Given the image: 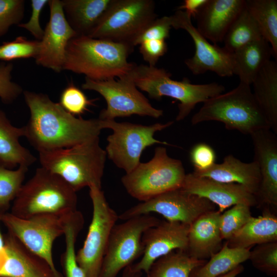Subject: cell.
<instances>
[{
    "label": "cell",
    "instance_id": "cell-1",
    "mask_svg": "<svg viewBox=\"0 0 277 277\" xmlns=\"http://www.w3.org/2000/svg\"><path fill=\"white\" fill-rule=\"evenodd\" d=\"M30 118L24 136L39 152L69 148L98 137L103 129L100 118L76 117L48 95L23 91Z\"/></svg>",
    "mask_w": 277,
    "mask_h": 277
},
{
    "label": "cell",
    "instance_id": "cell-2",
    "mask_svg": "<svg viewBox=\"0 0 277 277\" xmlns=\"http://www.w3.org/2000/svg\"><path fill=\"white\" fill-rule=\"evenodd\" d=\"M133 50L129 44L77 35L67 45L63 70L95 81L120 78L134 65L127 61Z\"/></svg>",
    "mask_w": 277,
    "mask_h": 277
},
{
    "label": "cell",
    "instance_id": "cell-3",
    "mask_svg": "<svg viewBox=\"0 0 277 277\" xmlns=\"http://www.w3.org/2000/svg\"><path fill=\"white\" fill-rule=\"evenodd\" d=\"M41 167L62 178L75 192L86 187L102 189L107 154L99 136L75 145L38 152Z\"/></svg>",
    "mask_w": 277,
    "mask_h": 277
},
{
    "label": "cell",
    "instance_id": "cell-4",
    "mask_svg": "<svg viewBox=\"0 0 277 277\" xmlns=\"http://www.w3.org/2000/svg\"><path fill=\"white\" fill-rule=\"evenodd\" d=\"M77 204L76 192L60 176L41 167L22 185L10 213L23 219L44 214H69L77 210Z\"/></svg>",
    "mask_w": 277,
    "mask_h": 277
},
{
    "label": "cell",
    "instance_id": "cell-5",
    "mask_svg": "<svg viewBox=\"0 0 277 277\" xmlns=\"http://www.w3.org/2000/svg\"><path fill=\"white\" fill-rule=\"evenodd\" d=\"M171 75L164 68L134 64L125 76L152 98L159 100L167 96L179 101L177 121L185 118L197 104L204 103L225 91V87L216 83L193 84L186 77L180 81L172 80Z\"/></svg>",
    "mask_w": 277,
    "mask_h": 277
},
{
    "label": "cell",
    "instance_id": "cell-6",
    "mask_svg": "<svg viewBox=\"0 0 277 277\" xmlns=\"http://www.w3.org/2000/svg\"><path fill=\"white\" fill-rule=\"evenodd\" d=\"M250 86L240 82L232 90L207 100L192 116V124L217 121L227 129L250 135L260 130L270 129Z\"/></svg>",
    "mask_w": 277,
    "mask_h": 277
},
{
    "label": "cell",
    "instance_id": "cell-7",
    "mask_svg": "<svg viewBox=\"0 0 277 277\" xmlns=\"http://www.w3.org/2000/svg\"><path fill=\"white\" fill-rule=\"evenodd\" d=\"M182 162L170 157L164 147H157L152 158L140 163L121 179L127 192L142 202L182 187L186 176Z\"/></svg>",
    "mask_w": 277,
    "mask_h": 277
},
{
    "label": "cell",
    "instance_id": "cell-8",
    "mask_svg": "<svg viewBox=\"0 0 277 277\" xmlns=\"http://www.w3.org/2000/svg\"><path fill=\"white\" fill-rule=\"evenodd\" d=\"M156 18L152 0H114L88 36L134 47L136 38Z\"/></svg>",
    "mask_w": 277,
    "mask_h": 277
},
{
    "label": "cell",
    "instance_id": "cell-9",
    "mask_svg": "<svg viewBox=\"0 0 277 277\" xmlns=\"http://www.w3.org/2000/svg\"><path fill=\"white\" fill-rule=\"evenodd\" d=\"M101 120L103 129H111L112 131L107 138L108 144L105 150L107 156L126 173L138 165L141 154L146 148L156 144L170 145L167 142L155 139L154 135L172 125L173 121L143 125L116 122L115 120Z\"/></svg>",
    "mask_w": 277,
    "mask_h": 277
},
{
    "label": "cell",
    "instance_id": "cell-10",
    "mask_svg": "<svg viewBox=\"0 0 277 277\" xmlns=\"http://www.w3.org/2000/svg\"><path fill=\"white\" fill-rule=\"evenodd\" d=\"M73 213L44 214L23 219L7 212L0 215V221L8 232L45 260L55 274L62 277L54 264L52 246L54 241L64 234L66 223Z\"/></svg>",
    "mask_w": 277,
    "mask_h": 277
},
{
    "label": "cell",
    "instance_id": "cell-11",
    "mask_svg": "<svg viewBox=\"0 0 277 277\" xmlns=\"http://www.w3.org/2000/svg\"><path fill=\"white\" fill-rule=\"evenodd\" d=\"M92 216L84 244L76 253V260L85 277H98L112 228L118 219L109 205L102 189L89 188Z\"/></svg>",
    "mask_w": 277,
    "mask_h": 277
},
{
    "label": "cell",
    "instance_id": "cell-12",
    "mask_svg": "<svg viewBox=\"0 0 277 277\" xmlns=\"http://www.w3.org/2000/svg\"><path fill=\"white\" fill-rule=\"evenodd\" d=\"M160 221L147 214L115 224L109 237L98 277H116L122 269L142 256L144 232Z\"/></svg>",
    "mask_w": 277,
    "mask_h": 277
},
{
    "label": "cell",
    "instance_id": "cell-13",
    "mask_svg": "<svg viewBox=\"0 0 277 277\" xmlns=\"http://www.w3.org/2000/svg\"><path fill=\"white\" fill-rule=\"evenodd\" d=\"M83 89L94 91L101 94L106 102L107 107L103 109L98 118L114 120L136 114L159 118L163 111L153 107L134 83L123 76L104 81H95L85 77Z\"/></svg>",
    "mask_w": 277,
    "mask_h": 277
},
{
    "label": "cell",
    "instance_id": "cell-14",
    "mask_svg": "<svg viewBox=\"0 0 277 277\" xmlns=\"http://www.w3.org/2000/svg\"><path fill=\"white\" fill-rule=\"evenodd\" d=\"M215 205L181 188L142 202L118 215L123 221L152 212L162 215L167 221L190 225L202 214L214 210Z\"/></svg>",
    "mask_w": 277,
    "mask_h": 277
},
{
    "label": "cell",
    "instance_id": "cell-15",
    "mask_svg": "<svg viewBox=\"0 0 277 277\" xmlns=\"http://www.w3.org/2000/svg\"><path fill=\"white\" fill-rule=\"evenodd\" d=\"M171 17L172 28L185 30L194 42V55L185 60V65L193 74L210 71L221 77L233 75V53L224 47L210 43L192 25L191 17L184 11L177 9Z\"/></svg>",
    "mask_w": 277,
    "mask_h": 277
},
{
    "label": "cell",
    "instance_id": "cell-16",
    "mask_svg": "<svg viewBox=\"0 0 277 277\" xmlns=\"http://www.w3.org/2000/svg\"><path fill=\"white\" fill-rule=\"evenodd\" d=\"M50 17L43 37L35 62L38 65L55 72L63 70L66 50L69 42L77 36L65 16L62 1L50 0Z\"/></svg>",
    "mask_w": 277,
    "mask_h": 277
},
{
    "label": "cell",
    "instance_id": "cell-17",
    "mask_svg": "<svg viewBox=\"0 0 277 277\" xmlns=\"http://www.w3.org/2000/svg\"><path fill=\"white\" fill-rule=\"evenodd\" d=\"M189 225L180 222L160 221L146 229L142 237L144 252L133 267L146 273L160 258L174 250L186 251Z\"/></svg>",
    "mask_w": 277,
    "mask_h": 277
},
{
    "label": "cell",
    "instance_id": "cell-18",
    "mask_svg": "<svg viewBox=\"0 0 277 277\" xmlns=\"http://www.w3.org/2000/svg\"><path fill=\"white\" fill-rule=\"evenodd\" d=\"M270 129H262L250 135L254 160L258 165L261 183L255 195L257 205L277 207V137Z\"/></svg>",
    "mask_w": 277,
    "mask_h": 277
},
{
    "label": "cell",
    "instance_id": "cell-19",
    "mask_svg": "<svg viewBox=\"0 0 277 277\" xmlns=\"http://www.w3.org/2000/svg\"><path fill=\"white\" fill-rule=\"evenodd\" d=\"M181 188L217 205L221 213L238 204L250 207L257 205L254 195L240 184L221 182L192 173L186 174Z\"/></svg>",
    "mask_w": 277,
    "mask_h": 277
},
{
    "label": "cell",
    "instance_id": "cell-20",
    "mask_svg": "<svg viewBox=\"0 0 277 277\" xmlns=\"http://www.w3.org/2000/svg\"><path fill=\"white\" fill-rule=\"evenodd\" d=\"M246 0H207L195 18L198 31L216 44L223 41L233 23L245 7Z\"/></svg>",
    "mask_w": 277,
    "mask_h": 277
},
{
    "label": "cell",
    "instance_id": "cell-21",
    "mask_svg": "<svg viewBox=\"0 0 277 277\" xmlns=\"http://www.w3.org/2000/svg\"><path fill=\"white\" fill-rule=\"evenodd\" d=\"M7 259L0 269L2 277H58L48 263L27 249L7 231L4 234Z\"/></svg>",
    "mask_w": 277,
    "mask_h": 277
},
{
    "label": "cell",
    "instance_id": "cell-22",
    "mask_svg": "<svg viewBox=\"0 0 277 277\" xmlns=\"http://www.w3.org/2000/svg\"><path fill=\"white\" fill-rule=\"evenodd\" d=\"M221 214L215 210L208 212L189 225L186 251L189 255L205 260L221 249L223 240L220 227Z\"/></svg>",
    "mask_w": 277,
    "mask_h": 277
},
{
    "label": "cell",
    "instance_id": "cell-23",
    "mask_svg": "<svg viewBox=\"0 0 277 277\" xmlns=\"http://www.w3.org/2000/svg\"><path fill=\"white\" fill-rule=\"evenodd\" d=\"M192 173L221 182L240 184L255 196L261 183L258 164L254 161L251 163L243 162L232 154L225 156L221 164L215 163L205 170H194Z\"/></svg>",
    "mask_w": 277,
    "mask_h": 277
},
{
    "label": "cell",
    "instance_id": "cell-24",
    "mask_svg": "<svg viewBox=\"0 0 277 277\" xmlns=\"http://www.w3.org/2000/svg\"><path fill=\"white\" fill-rule=\"evenodd\" d=\"M114 0H63L66 18L77 35L88 36Z\"/></svg>",
    "mask_w": 277,
    "mask_h": 277
},
{
    "label": "cell",
    "instance_id": "cell-25",
    "mask_svg": "<svg viewBox=\"0 0 277 277\" xmlns=\"http://www.w3.org/2000/svg\"><path fill=\"white\" fill-rule=\"evenodd\" d=\"M24 136L23 126H13L6 113L0 108V163L5 167L13 169L17 166L29 167L36 158L20 143Z\"/></svg>",
    "mask_w": 277,
    "mask_h": 277
},
{
    "label": "cell",
    "instance_id": "cell-26",
    "mask_svg": "<svg viewBox=\"0 0 277 277\" xmlns=\"http://www.w3.org/2000/svg\"><path fill=\"white\" fill-rule=\"evenodd\" d=\"M252 92L270 129L277 134V63L270 60L261 68L252 84Z\"/></svg>",
    "mask_w": 277,
    "mask_h": 277
},
{
    "label": "cell",
    "instance_id": "cell-27",
    "mask_svg": "<svg viewBox=\"0 0 277 277\" xmlns=\"http://www.w3.org/2000/svg\"><path fill=\"white\" fill-rule=\"evenodd\" d=\"M277 242V217L266 208L261 215L252 216L226 241L231 248L250 249L253 245Z\"/></svg>",
    "mask_w": 277,
    "mask_h": 277
},
{
    "label": "cell",
    "instance_id": "cell-28",
    "mask_svg": "<svg viewBox=\"0 0 277 277\" xmlns=\"http://www.w3.org/2000/svg\"><path fill=\"white\" fill-rule=\"evenodd\" d=\"M233 74L240 82L250 85L262 66L273 56L272 48L264 38L250 43L233 53Z\"/></svg>",
    "mask_w": 277,
    "mask_h": 277
},
{
    "label": "cell",
    "instance_id": "cell-29",
    "mask_svg": "<svg viewBox=\"0 0 277 277\" xmlns=\"http://www.w3.org/2000/svg\"><path fill=\"white\" fill-rule=\"evenodd\" d=\"M249 253L250 249L231 248L226 242L208 261L193 269L189 277H218L248 260Z\"/></svg>",
    "mask_w": 277,
    "mask_h": 277
},
{
    "label": "cell",
    "instance_id": "cell-30",
    "mask_svg": "<svg viewBox=\"0 0 277 277\" xmlns=\"http://www.w3.org/2000/svg\"><path fill=\"white\" fill-rule=\"evenodd\" d=\"M206 262L190 256L185 251H173L156 260L146 277H189L193 269Z\"/></svg>",
    "mask_w": 277,
    "mask_h": 277
},
{
    "label": "cell",
    "instance_id": "cell-31",
    "mask_svg": "<svg viewBox=\"0 0 277 277\" xmlns=\"http://www.w3.org/2000/svg\"><path fill=\"white\" fill-rule=\"evenodd\" d=\"M245 6L277 58V1L246 0Z\"/></svg>",
    "mask_w": 277,
    "mask_h": 277
},
{
    "label": "cell",
    "instance_id": "cell-32",
    "mask_svg": "<svg viewBox=\"0 0 277 277\" xmlns=\"http://www.w3.org/2000/svg\"><path fill=\"white\" fill-rule=\"evenodd\" d=\"M262 38L259 26L245 6L225 36L224 48L233 53L241 47Z\"/></svg>",
    "mask_w": 277,
    "mask_h": 277
},
{
    "label": "cell",
    "instance_id": "cell-33",
    "mask_svg": "<svg viewBox=\"0 0 277 277\" xmlns=\"http://www.w3.org/2000/svg\"><path fill=\"white\" fill-rule=\"evenodd\" d=\"M84 224L82 213L77 210L68 220L65 229V250L61 256V262L65 277H85L76 260L75 249L77 235Z\"/></svg>",
    "mask_w": 277,
    "mask_h": 277
},
{
    "label": "cell",
    "instance_id": "cell-34",
    "mask_svg": "<svg viewBox=\"0 0 277 277\" xmlns=\"http://www.w3.org/2000/svg\"><path fill=\"white\" fill-rule=\"evenodd\" d=\"M28 167L19 166L16 170L5 167L0 163V215L8 212L18 193Z\"/></svg>",
    "mask_w": 277,
    "mask_h": 277
},
{
    "label": "cell",
    "instance_id": "cell-35",
    "mask_svg": "<svg viewBox=\"0 0 277 277\" xmlns=\"http://www.w3.org/2000/svg\"><path fill=\"white\" fill-rule=\"evenodd\" d=\"M250 206L238 204L221 213L220 227L223 240H228L252 217Z\"/></svg>",
    "mask_w": 277,
    "mask_h": 277
},
{
    "label": "cell",
    "instance_id": "cell-36",
    "mask_svg": "<svg viewBox=\"0 0 277 277\" xmlns=\"http://www.w3.org/2000/svg\"><path fill=\"white\" fill-rule=\"evenodd\" d=\"M39 49V41L29 40L24 36H18L12 41L3 43L0 46V60L35 58Z\"/></svg>",
    "mask_w": 277,
    "mask_h": 277
},
{
    "label": "cell",
    "instance_id": "cell-37",
    "mask_svg": "<svg viewBox=\"0 0 277 277\" xmlns=\"http://www.w3.org/2000/svg\"><path fill=\"white\" fill-rule=\"evenodd\" d=\"M253 266L266 274L277 276V242L256 246L250 250L249 259Z\"/></svg>",
    "mask_w": 277,
    "mask_h": 277
},
{
    "label": "cell",
    "instance_id": "cell-38",
    "mask_svg": "<svg viewBox=\"0 0 277 277\" xmlns=\"http://www.w3.org/2000/svg\"><path fill=\"white\" fill-rule=\"evenodd\" d=\"M93 101L71 83L62 92L58 103L67 112L75 116L83 114L89 106L93 105Z\"/></svg>",
    "mask_w": 277,
    "mask_h": 277
},
{
    "label": "cell",
    "instance_id": "cell-39",
    "mask_svg": "<svg viewBox=\"0 0 277 277\" xmlns=\"http://www.w3.org/2000/svg\"><path fill=\"white\" fill-rule=\"evenodd\" d=\"M24 11V0H0V37L12 25L21 23Z\"/></svg>",
    "mask_w": 277,
    "mask_h": 277
},
{
    "label": "cell",
    "instance_id": "cell-40",
    "mask_svg": "<svg viewBox=\"0 0 277 277\" xmlns=\"http://www.w3.org/2000/svg\"><path fill=\"white\" fill-rule=\"evenodd\" d=\"M13 66L11 63L0 64V99L5 104H10L23 93L22 87L12 81Z\"/></svg>",
    "mask_w": 277,
    "mask_h": 277
},
{
    "label": "cell",
    "instance_id": "cell-41",
    "mask_svg": "<svg viewBox=\"0 0 277 277\" xmlns=\"http://www.w3.org/2000/svg\"><path fill=\"white\" fill-rule=\"evenodd\" d=\"M172 28L171 16L156 18L151 22L134 41L133 46L140 45L148 39H164L169 36Z\"/></svg>",
    "mask_w": 277,
    "mask_h": 277
},
{
    "label": "cell",
    "instance_id": "cell-42",
    "mask_svg": "<svg viewBox=\"0 0 277 277\" xmlns=\"http://www.w3.org/2000/svg\"><path fill=\"white\" fill-rule=\"evenodd\" d=\"M190 158L194 170L202 171L210 168L215 163L216 156L211 146L205 143H199L191 149Z\"/></svg>",
    "mask_w": 277,
    "mask_h": 277
},
{
    "label": "cell",
    "instance_id": "cell-43",
    "mask_svg": "<svg viewBox=\"0 0 277 277\" xmlns=\"http://www.w3.org/2000/svg\"><path fill=\"white\" fill-rule=\"evenodd\" d=\"M167 45L164 39H148L140 44L139 51L145 61L150 66H155L159 58L167 51Z\"/></svg>",
    "mask_w": 277,
    "mask_h": 277
},
{
    "label": "cell",
    "instance_id": "cell-44",
    "mask_svg": "<svg viewBox=\"0 0 277 277\" xmlns=\"http://www.w3.org/2000/svg\"><path fill=\"white\" fill-rule=\"evenodd\" d=\"M48 0H31V14L27 23H21L17 25L19 27L28 31L37 41H41L44 34V30L40 24L41 12Z\"/></svg>",
    "mask_w": 277,
    "mask_h": 277
},
{
    "label": "cell",
    "instance_id": "cell-45",
    "mask_svg": "<svg viewBox=\"0 0 277 277\" xmlns=\"http://www.w3.org/2000/svg\"><path fill=\"white\" fill-rule=\"evenodd\" d=\"M206 1L207 0H185L177 9L184 11L191 17H195Z\"/></svg>",
    "mask_w": 277,
    "mask_h": 277
},
{
    "label": "cell",
    "instance_id": "cell-46",
    "mask_svg": "<svg viewBox=\"0 0 277 277\" xmlns=\"http://www.w3.org/2000/svg\"><path fill=\"white\" fill-rule=\"evenodd\" d=\"M142 272L135 269L131 264L124 269L122 277H141Z\"/></svg>",
    "mask_w": 277,
    "mask_h": 277
},
{
    "label": "cell",
    "instance_id": "cell-47",
    "mask_svg": "<svg viewBox=\"0 0 277 277\" xmlns=\"http://www.w3.org/2000/svg\"><path fill=\"white\" fill-rule=\"evenodd\" d=\"M0 221V224H1ZM7 254L5 248L4 235L2 233L0 229V269L6 261Z\"/></svg>",
    "mask_w": 277,
    "mask_h": 277
},
{
    "label": "cell",
    "instance_id": "cell-48",
    "mask_svg": "<svg viewBox=\"0 0 277 277\" xmlns=\"http://www.w3.org/2000/svg\"><path fill=\"white\" fill-rule=\"evenodd\" d=\"M244 267L242 265H240L229 272L221 275L218 277H236L243 271Z\"/></svg>",
    "mask_w": 277,
    "mask_h": 277
},
{
    "label": "cell",
    "instance_id": "cell-49",
    "mask_svg": "<svg viewBox=\"0 0 277 277\" xmlns=\"http://www.w3.org/2000/svg\"><path fill=\"white\" fill-rule=\"evenodd\" d=\"M0 277H2V276H0Z\"/></svg>",
    "mask_w": 277,
    "mask_h": 277
}]
</instances>
